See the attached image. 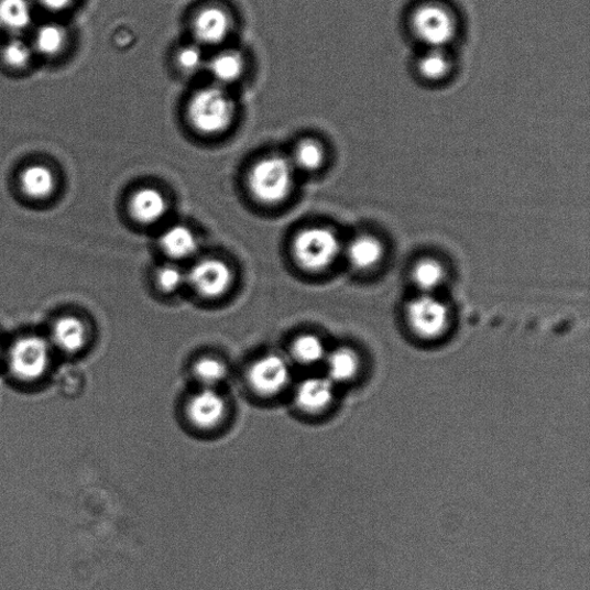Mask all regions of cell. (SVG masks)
<instances>
[{
  "mask_svg": "<svg viewBox=\"0 0 590 590\" xmlns=\"http://www.w3.org/2000/svg\"><path fill=\"white\" fill-rule=\"evenodd\" d=\"M236 113V102L228 88L215 84L196 90L187 105V118L192 128L205 135L228 131Z\"/></svg>",
  "mask_w": 590,
  "mask_h": 590,
  "instance_id": "obj_1",
  "label": "cell"
},
{
  "mask_svg": "<svg viewBox=\"0 0 590 590\" xmlns=\"http://www.w3.org/2000/svg\"><path fill=\"white\" fill-rule=\"evenodd\" d=\"M408 29L424 48H449L458 36L459 21L448 4L439 0H425L409 13Z\"/></svg>",
  "mask_w": 590,
  "mask_h": 590,
  "instance_id": "obj_2",
  "label": "cell"
},
{
  "mask_svg": "<svg viewBox=\"0 0 590 590\" xmlns=\"http://www.w3.org/2000/svg\"><path fill=\"white\" fill-rule=\"evenodd\" d=\"M294 166L282 156H267L254 164L249 187L254 198L264 205L285 201L294 186Z\"/></svg>",
  "mask_w": 590,
  "mask_h": 590,
  "instance_id": "obj_3",
  "label": "cell"
},
{
  "mask_svg": "<svg viewBox=\"0 0 590 590\" xmlns=\"http://www.w3.org/2000/svg\"><path fill=\"white\" fill-rule=\"evenodd\" d=\"M292 250L295 261L302 267L308 272H323L337 259L340 241L328 228H308L295 237Z\"/></svg>",
  "mask_w": 590,
  "mask_h": 590,
  "instance_id": "obj_4",
  "label": "cell"
},
{
  "mask_svg": "<svg viewBox=\"0 0 590 590\" xmlns=\"http://www.w3.org/2000/svg\"><path fill=\"white\" fill-rule=\"evenodd\" d=\"M407 324L412 331L423 339H435L450 326L448 306L430 294L413 299L406 308Z\"/></svg>",
  "mask_w": 590,
  "mask_h": 590,
  "instance_id": "obj_5",
  "label": "cell"
},
{
  "mask_svg": "<svg viewBox=\"0 0 590 590\" xmlns=\"http://www.w3.org/2000/svg\"><path fill=\"white\" fill-rule=\"evenodd\" d=\"M51 362V348L39 336L20 338L10 352L12 373L20 380L32 382L41 379Z\"/></svg>",
  "mask_w": 590,
  "mask_h": 590,
  "instance_id": "obj_6",
  "label": "cell"
},
{
  "mask_svg": "<svg viewBox=\"0 0 590 590\" xmlns=\"http://www.w3.org/2000/svg\"><path fill=\"white\" fill-rule=\"evenodd\" d=\"M291 382L289 363L278 354H267L256 360L249 371L251 387L263 397L280 395Z\"/></svg>",
  "mask_w": 590,
  "mask_h": 590,
  "instance_id": "obj_7",
  "label": "cell"
},
{
  "mask_svg": "<svg viewBox=\"0 0 590 590\" xmlns=\"http://www.w3.org/2000/svg\"><path fill=\"white\" fill-rule=\"evenodd\" d=\"M232 270L227 262L219 259H204L196 262L189 273L187 283L198 292L201 297L215 299L226 294L231 284Z\"/></svg>",
  "mask_w": 590,
  "mask_h": 590,
  "instance_id": "obj_8",
  "label": "cell"
},
{
  "mask_svg": "<svg viewBox=\"0 0 590 590\" xmlns=\"http://www.w3.org/2000/svg\"><path fill=\"white\" fill-rule=\"evenodd\" d=\"M233 29L230 12L219 6H207L195 13L192 30L196 43L201 46L223 44Z\"/></svg>",
  "mask_w": 590,
  "mask_h": 590,
  "instance_id": "obj_9",
  "label": "cell"
},
{
  "mask_svg": "<svg viewBox=\"0 0 590 590\" xmlns=\"http://www.w3.org/2000/svg\"><path fill=\"white\" fill-rule=\"evenodd\" d=\"M227 412V401L216 387H203L194 393L186 406L188 420L204 430L218 427L225 420Z\"/></svg>",
  "mask_w": 590,
  "mask_h": 590,
  "instance_id": "obj_10",
  "label": "cell"
},
{
  "mask_svg": "<svg viewBox=\"0 0 590 590\" xmlns=\"http://www.w3.org/2000/svg\"><path fill=\"white\" fill-rule=\"evenodd\" d=\"M334 395L335 383L328 376H314L301 382L295 390L294 401L302 411L316 414L329 407Z\"/></svg>",
  "mask_w": 590,
  "mask_h": 590,
  "instance_id": "obj_11",
  "label": "cell"
},
{
  "mask_svg": "<svg viewBox=\"0 0 590 590\" xmlns=\"http://www.w3.org/2000/svg\"><path fill=\"white\" fill-rule=\"evenodd\" d=\"M130 214L142 226L159 223L167 212L168 205L163 193L153 187L136 190L130 200Z\"/></svg>",
  "mask_w": 590,
  "mask_h": 590,
  "instance_id": "obj_12",
  "label": "cell"
},
{
  "mask_svg": "<svg viewBox=\"0 0 590 590\" xmlns=\"http://www.w3.org/2000/svg\"><path fill=\"white\" fill-rule=\"evenodd\" d=\"M417 76L425 83L437 85L448 80L454 70V59L449 48H424L423 54L415 63Z\"/></svg>",
  "mask_w": 590,
  "mask_h": 590,
  "instance_id": "obj_13",
  "label": "cell"
},
{
  "mask_svg": "<svg viewBox=\"0 0 590 590\" xmlns=\"http://www.w3.org/2000/svg\"><path fill=\"white\" fill-rule=\"evenodd\" d=\"M244 58L234 48H225L208 58L207 67L215 85L228 88L236 84L243 74Z\"/></svg>",
  "mask_w": 590,
  "mask_h": 590,
  "instance_id": "obj_14",
  "label": "cell"
},
{
  "mask_svg": "<svg viewBox=\"0 0 590 590\" xmlns=\"http://www.w3.org/2000/svg\"><path fill=\"white\" fill-rule=\"evenodd\" d=\"M163 252L175 260L192 258L199 249V240L185 226H174L163 232L160 239Z\"/></svg>",
  "mask_w": 590,
  "mask_h": 590,
  "instance_id": "obj_15",
  "label": "cell"
},
{
  "mask_svg": "<svg viewBox=\"0 0 590 590\" xmlns=\"http://www.w3.org/2000/svg\"><path fill=\"white\" fill-rule=\"evenodd\" d=\"M20 186L24 195L33 200L51 198L56 187L53 171L44 165H32L22 171Z\"/></svg>",
  "mask_w": 590,
  "mask_h": 590,
  "instance_id": "obj_16",
  "label": "cell"
},
{
  "mask_svg": "<svg viewBox=\"0 0 590 590\" xmlns=\"http://www.w3.org/2000/svg\"><path fill=\"white\" fill-rule=\"evenodd\" d=\"M53 337L62 351L77 353L86 346L87 329L78 317L64 316L55 324Z\"/></svg>",
  "mask_w": 590,
  "mask_h": 590,
  "instance_id": "obj_17",
  "label": "cell"
},
{
  "mask_svg": "<svg viewBox=\"0 0 590 590\" xmlns=\"http://www.w3.org/2000/svg\"><path fill=\"white\" fill-rule=\"evenodd\" d=\"M34 18L31 0H0V26L13 33L28 30Z\"/></svg>",
  "mask_w": 590,
  "mask_h": 590,
  "instance_id": "obj_18",
  "label": "cell"
},
{
  "mask_svg": "<svg viewBox=\"0 0 590 590\" xmlns=\"http://www.w3.org/2000/svg\"><path fill=\"white\" fill-rule=\"evenodd\" d=\"M348 255L352 265L360 270H368L381 262L384 255V248L376 238L361 236L350 243Z\"/></svg>",
  "mask_w": 590,
  "mask_h": 590,
  "instance_id": "obj_19",
  "label": "cell"
},
{
  "mask_svg": "<svg viewBox=\"0 0 590 590\" xmlns=\"http://www.w3.org/2000/svg\"><path fill=\"white\" fill-rule=\"evenodd\" d=\"M67 40V31L62 24L48 22L37 29L32 45L42 56L56 57L64 51Z\"/></svg>",
  "mask_w": 590,
  "mask_h": 590,
  "instance_id": "obj_20",
  "label": "cell"
},
{
  "mask_svg": "<svg viewBox=\"0 0 590 590\" xmlns=\"http://www.w3.org/2000/svg\"><path fill=\"white\" fill-rule=\"evenodd\" d=\"M328 378L334 382H348L352 380L359 369V359L350 349H338L327 356Z\"/></svg>",
  "mask_w": 590,
  "mask_h": 590,
  "instance_id": "obj_21",
  "label": "cell"
},
{
  "mask_svg": "<svg viewBox=\"0 0 590 590\" xmlns=\"http://www.w3.org/2000/svg\"><path fill=\"white\" fill-rule=\"evenodd\" d=\"M291 353L295 361L313 365L327 358V351L321 338L306 334L294 340Z\"/></svg>",
  "mask_w": 590,
  "mask_h": 590,
  "instance_id": "obj_22",
  "label": "cell"
},
{
  "mask_svg": "<svg viewBox=\"0 0 590 590\" xmlns=\"http://www.w3.org/2000/svg\"><path fill=\"white\" fill-rule=\"evenodd\" d=\"M291 162L294 168L313 172L323 166L325 150L321 143L314 139L301 141L293 152Z\"/></svg>",
  "mask_w": 590,
  "mask_h": 590,
  "instance_id": "obj_23",
  "label": "cell"
},
{
  "mask_svg": "<svg viewBox=\"0 0 590 590\" xmlns=\"http://www.w3.org/2000/svg\"><path fill=\"white\" fill-rule=\"evenodd\" d=\"M445 267L434 259H424L417 262L412 272L413 282L425 292L438 287L445 280Z\"/></svg>",
  "mask_w": 590,
  "mask_h": 590,
  "instance_id": "obj_24",
  "label": "cell"
},
{
  "mask_svg": "<svg viewBox=\"0 0 590 590\" xmlns=\"http://www.w3.org/2000/svg\"><path fill=\"white\" fill-rule=\"evenodd\" d=\"M193 373L204 387H216L228 376V367L219 359L205 357L195 362Z\"/></svg>",
  "mask_w": 590,
  "mask_h": 590,
  "instance_id": "obj_25",
  "label": "cell"
},
{
  "mask_svg": "<svg viewBox=\"0 0 590 590\" xmlns=\"http://www.w3.org/2000/svg\"><path fill=\"white\" fill-rule=\"evenodd\" d=\"M207 62L208 58H206L204 46L196 42L184 44L176 53L178 68L185 74H190V76L206 68Z\"/></svg>",
  "mask_w": 590,
  "mask_h": 590,
  "instance_id": "obj_26",
  "label": "cell"
},
{
  "mask_svg": "<svg viewBox=\"0 0 590 590\" xmlns=\"http://www.w3.org/2000/svg\"><path fill=\"white\" fill-rule=\"evenodd\" d=\"M33 45L20 37L9 40L2 48L3 62L12 68L26 67L34 55Z\"/></svg>",
  "mask_w": 590,
  "mask_h": 590,
  "instance_id": "obj_27",
  "label": "cell"
},
{
  "mask_svg": "<svg viewBox=\"0 0 590 590\" xmlns=\"http://www.w3.org/2000/svg\"><path fill=\"white\" fill-rule=\"evenodd\" d=\"M187 282V274L175 264H164L157 269L156 284L164 293H175Z\"/></svg>",
  "mask_w": 590,
  "mask_h": 590,
  "instance_id": "obj_28",
  "label": "cell"
},
{
  "mask_svg": "<svg viewBox=\"0 0 590 590\" xmlns=\"http://www.w3.org/2000/svg\"><path fill=\"white\" fill-rule=\"evenodd\" d=\"M74 0H39V3L47 11L62 12L73 4Z\"/></svg>",
  "mask_w": 590,
  "mask_h": 590,
  "instance_id": "obj_29",
  "label": "cell"
}]
</instances>
